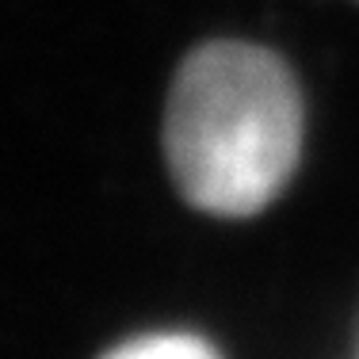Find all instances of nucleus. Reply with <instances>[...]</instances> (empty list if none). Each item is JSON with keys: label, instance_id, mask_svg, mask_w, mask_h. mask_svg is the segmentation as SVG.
<instances>
[{"label": "nucleus", "instance_id": "f257e3e1", "mask_svg": "<svg viewBox=\"0 0 359 359\" xmlns=\"http://www.w3.org/2000/svg\"><path fill=\"white\" fill-rule=\"evenodd\" d=\"M306 111L294 73L252 42H207L180 65L165 161L180 195L215 218H249L290 184Z\"/></svg>", "mask_w": 359, "mask_h": 359}, {"label": "nucleus", "instance_id": "f03ea898", "mask_svg": "<svg viewBox=\"0 0 359 359\" xmlns=\"http://www.w3.org/2000/svg\"><path fill=\"white\" fill-rule=\"evenodd\" d=\"M100 359H222L203 337L191 332H145V337L123 340Z\"/></svg>", "mask_w": 359, "mask_h": 359}]
</instances>
